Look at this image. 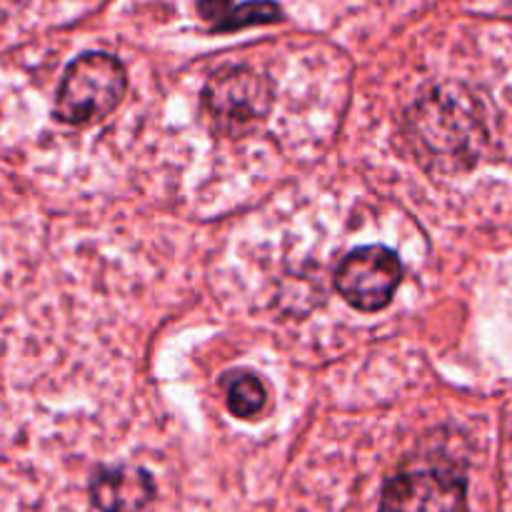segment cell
<instances>
[{"label":"cell","instance_id":"6da1fadb","mask_svg":"<svg viewBox=\"0 0 512 512\" xmlns=\"http://www.w3.org/2000/svg\"><path fill=\"white\" fill-rule=\"evenodd\" d=\"M410 138L420 158L433 168L460 170L478 160L485 140L478 105L465 90L438 88L410 110Z\"/></svg>","mask_w":512,"mask_h":512},{"label":"cell","instance_id":"7a4b0ae2","mask_svg":"<svg viewBox=\"0 0 512 512\" xmlns=\"http://www.w3.org/2000/svg\"><path fill=\"white\" fill-rule=\"evenodd\" d=\"M128 88V73L115 55L85 53L75 58L55 95V118L65 125H90L113 113Z\"/></svg>","mask_w":512,"mask_h":512},{"label":"cell","instance_id":"3957f363","mask_svg":"<svg viewBox=\"0 0 512 512\" xmlns=\"http://www.w3.org/2000/svg\"><path fill=\"white\" fill-rule=\"evenodd\" d=\"M275 103L273 83L263 73L230 65L210 75L203 90V105L210 123L220 135L245 138L255 133Z\"/></svg>","mask_w":512,"mask_h":512},{"label":"cell","instance_id":"277c9868","mask_svg":"<svg viewBox=\"0 0 512 512\" xmlns=\"http://www.w3.org/2000/svg\"><path fill=\"white\" fill-rule=\"evenodd\" d=\"M378 512H468V483L453 465L405 468L385 483Z\"/></svg>","mask_w":512,"mask_h":512},{"label":"cell","instance_id":"5b68a950","mask_svg":"<svg viewBox=\"0 0 512 512\" xmlns=\"http://www.w3.org/2000/svg\"><path fill=\"white\" fill-rule=\"evenodd\" d=\"M403 280V263L385 245H365L345 255L335 273V288L353 308L378 313L388 308Z\"/></svg>","mask_w":512,"mask_h":512},{"label":"cell","instance_id":"8992f818","mask_svg":"<svg viewBox=\"0 0 512 512\" xmlns=\"http://www.w3.org/2000/svg\"><path fill=\"white\" fill-rule=\"evenodd\" d=\"M153 498V478L130 465L100 468L90 480V500L98 512H143Z\"/></svg>","mask_w":512,"mask_h":512},{"label":"cell","instance_id":"52a82bcc","mask_svg":"<svg viewBox=\"0 0 512 512\" xmlns=\"http://www.w3.org/2000/svg\"><path fill=\"white\" fill-rule=\"evenodd\" d=\"M200 15L213 25L218 33L248 28V25L275 23L283 18V10L273 0H250V3L233 5V0H200Z\"/></svg>","mask_w":512,"mask_h":512},{"label":"cell","instance_id":"ba28073f","mask_svg":"<svg viewBox=\"0 0 512 512\" xmlns=\"http://www.w3.org/2000/svg\"><path fill=\"white\" fill-rule=\"evenodd\" d=\"M225 400H228V410L235 418L248 420L265 410L268 388L253 373H230L228 383H225Z\"/></svg>","mask_w":512,"mask_h":512}]
</instances>
